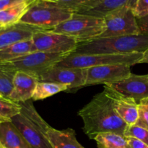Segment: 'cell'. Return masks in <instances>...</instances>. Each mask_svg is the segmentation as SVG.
Segmentation results:
<instances>
[{
	"instance_id": "cell-33",
	"label": "cell",
	"mask_w": 148,
	"mask_h": 148,
	"mask_svg": "<svg viewBox=\"0 0 148 148\" xmlns=\"http://www.w3.org/2000/svg\"><path fill=\"white\" fill-rule=\"evenodd\" d=\"M0 148H5V147H4V146L2 144H1V142H0Z\"/></svg>"
},
{
	"instance_id": "cell-10",
	"label": "cell",
	"mask_w": 148,
	"mask_h": 148,
	"mask_svg": "<svg viewBox=\"0 0 148 148\" xmlns=\"http://www.w3.org/2000/svg\"><path fill=\"white\" fill-rule=\"evenodd\" d=\"M88 69L80 68L53 66L38 76L39 82L62 84L68 88L85 87Z\"/></svg>"
},
{
	"instance_id": "cell-22",
	"label": "cell",
	"mask_w": 148,
	"mask_h": 148,
	"mask_svg": "<svg viewBox=\"0 0 148 148\" xmlns=\"http://www.w3.org/2000/svg\"><path fill=\"white\" fill-rule=\"evenodd\" d=\"M67 89V86L62 85V84L48 82H38L33 92L32 100L39 101V100L46 99L55 94L66 90Z\"/></svg>"
},
{
	"instance_id": "cell-5",
	"label": "cell",
	"mask_w": 148,
	"mask_h": 148,
	"mask_svg": "<svg viewBox=\"0 0 148 148\" xmlns=\"http://www.w3.org/2000/svg\"><path fill=\"white\" fill-rule=\"evenodd\" d=\"M106 27L104 19L74 13L69 20L51 30L76 39L78 43L97 38Z\"/></svg>"
},
{
	"instance_id": "cell-24",
	"label": "cell",
	"mask_w": 148,
	"mask_h": 148,
	"mask_svg": "<svg viewBox=\"0 0 148 148\" xmlns=\"http://www.w3.org/2000/svg\"><path fill=\"white\" fill-rule=\"evenodd\" d=\"M16 72L0 64V95L5 98L10 97L13 89V80Z\"/></svg>"
},
{
	"instance_id": "cell-20",
	"label": "cell",
	"mask_w": 148,
	"mask_h": 148,
	"mask_svg": "<svg viewBox=\"0 0 148 148\" xmlns=\"http://www.w3.org/2000/svg\"><path fill=\"white\" fill-rule=\"evenodd\" d=\"M32 1H25L13 7L0 10V26L7 27L19 23L28 10Z\"/></svg>"
},
{
	"instance_id": "cell-1",
	"label": "cell",
	"mask_w": 148,
	"mask_h": 148,
	"mask_svg": "<svg viewBox=\"0 0 148 148\" xmlns=\"http://www.w3.org/2000/svg\"><path fill=\"white\" fill-rule=\"evenodd\" d=\"M78 115L83 121L84 132L92 140L97 134L106 132L124 136L127 127L115 111L112 100L104 90L79 110Z\"/></svg>"
},
{
	"instance_id": "cell-4",
	"label": "cell",
	"mask_w": 148,
	"mask_h": 148,
	"mask_svg": "<svg viewBox=\"0 0 148 148\" xmlns=\"http://www.w3.org/2000/svg\"><path fill=\"white\" fill-rule=\"evenodd\" d=\"M72 10L49 0H34L20 23L40 28L53 30L73 15Z\"/></svg>"
},
{
	"instance_id": "cell-18",
	"label": "cell",
	"mask_w": 148,
	"mask_h": 148,
	"mask_svg": "<svg viewBox=\"0 0 148 148\" xmlns=\"http://www.w3.org/2000/svg\"><path fill=\"white\" fill-rule=\"evenodd\" d=\"M0 142L5 148H31L11 121L0 124Z\"/></svg>"
},
{
	"instance_id": "cell-26",
	"label": "cell",
	"mask_w": 148,
	"mask_h": 148,
	"mask_svg": "<svg viewBox=\"0 0 148 148\" xmlns=\"http://www.w3.org/2000/svg\"><path fill=\"white\" fill-rule=\"evenodd\" d=\"M138 111L139 118L136 124L148 130V97L140 101Z\"/></svg>"
},
{
	"instance_id": "cell-30",
	"label": "cell",
	"mask_w": 148,
	"mask_h": 148,
	"mask_svg": "<svg viewBox=\"0 0 148 148\" xmlns=\"http://www.w3.org/2000/svg\"><path fill=\"white\" fill-rule=\"evenodd\" d=\"M27 1H33V0H0V10L13 7Z\"/></svg>"
},
{
	"instance_id": "cell-9",
	"label": "cell",
	"mask_w": 148,
	"mask_h": 148,
	"mask_svg": "<svg viewBox=\"0 0 148 148\" xmlns=\"http://www.w3.org/2000/svg\"><path fill=\"white\" fill-rule=\"evenodd\" d=\"M33 52L41 51L53 53H72L78 42L76 39L51 30H40L33 34Z\"/></svg>"
},
{
	"instance_id": "cell-32",
	"label": "cell",
	"mask_w": 148,
	"mask_h": 148,
	"mask_svg": "<svg viewBox=\"0 0 148 148\" xmlns=\"http://www.w3.org/2000/svg\"><path fill=\"white\" fill-rule=\"evenodd\" d=\"M148 64V50L146 51L143 54V57L140 61V64Z\"/></svg>"
},
{
	"instance_id": "cell-6",
	"label": "cell",
	"mask_w": 148,
	"mask_h": 148,
	"mask_svg": "<svg viewBox=\"0 0 148 148\" xmlns=\"http://www.w3.org/2000/svg\"><path fill=\"white\" fill-rule=\"evenodd\" d=\"M144 53H132L124 54H76L69 53L55 66L60 67L80 68L102 65L127 64L130 66L140 64Z\"/></svg>"
},
{
	"instance_id": "cell-15",
	"label": "cell",
	"mask_w": 148,
	"mask_h": 148,
	"mask_svg": "<svg viewBox=\"0 0 148 148\" xmlns=\"http://www.w3.org/2000/svg\"><path fill=\"white\" fill-rule=\"evenodd\" d=\"M38 77L33 74L18 71L16 72L13 80V89L10 98L17 103L25 102L32 99Z\"/></svg>"
},
{
	"instance_id": "cell-17",
	"label": "cell",
	"mask_w": 148,
	"mask_h": 148,
	"mask_svg": "<svg viewBox=\"0 0 148 148\" xmlns=\"http://www.w3.org/2000/svg\"><path fill=\"white\" fill-rule=\"evenodd\" d=\"M46 136L52 148H85L77 141L72 129L58 130L50 127Z\"/></svg>"
},
{
	"instance_id": "cell-27",
	"label": "cell",
	"mask_w": 148,
	"mask_h": 148,
	"mask_svg": "<svg viewBox=\"0 0 148 148\" xmlns=\"http://www.w3.org/2000/svg\"><path fill=\"white\" fill-rule=\"evenodd\" d=\"M49 1L57 3L69 10H72L74 12L77 8H78L79 6L88 1L89 0H49Z\"/></svg>"
},
{
	"instance_id": "cell-29",
	"label": "cell",
	"mask_w": 148,
	"mask_h": 148,
	"mask_svg": "<svg viewBox=\"0 0 148 148\" xmlns=\"http://www.w3.org/2000/svg\"><path fill=\"white\" fill-rule=\"evenodd\" d=\"M137 22L140 34L148 36V14L140 18H137Z\"/></svg>"
},
{
	"instance_id": "cell-12",
	"label": "cell",
	"mask_w": 148,
	"mask_h": 148,
	"mask_svg": "<svg viewBox=\"0 0 148 148\" xmlns=\"http://www.w3.org/2000/svg\"><path fill=\"white\" fill-rule=\"evenodd\" d=\"M137 0H89L75 10L74 13L103 18L124 7L134 9Z\"/></svg>"
},
{
	"instance_id": "cell-28",
	"label": "cell",
	"mask_w": 148,
	"mask_h": 148,
	"mask_svg": "<svg viewBox=\"0 0 148 148\" xmlns=\"http://www.w3.org/2000/svg\"><path fill=\"white\" fill-rule=\"evenodd\" d=\"M134 12L137 18L148 14V0H137Z\"/></svg>"
},
{
	"instance_id": "cell-19",
	"label": "cell",
	"mask_w": 148,
	"mask_h": 148,
	"mask_svg": "<svg viewBox=\"0 0 148 148\" xmlns=\"http://www.w3.org/2000/svg\"><path fill=\"white\" fill-rule=\"evenodd\" d=\"M31 52H33L32 39L14 43L0 50V64L10 62Z\"/></svg>"
},
{
	"instance_id": "cell-21",
	"label": "cell",
	"mask_w": 148,
	"mask_h": 148,
	"mask_svg": "<svg viewBox=\"0 0 148 148\" xmlns=\"http://www.w3.org/2000/svg\"><path fill=\"white\" fill-rule=\"evenodd\" d=\"M93 140L98 148H131L124 136L113 132L97 134Z\"/></svg>"
},
{
	"instance_id": "cell-7",
	"label": "cell",
	"mask_w": 148,
	"mask_h": 148,
	"mask_svg": "<svg viewBox=\"0 0 148 148\" xmlns=\"http://www.w3.org/2000/svg\"><path fill=\"white\" fill-rule=\"evenodd\" d=\"M69 53H53L34 51L13 59L6 63L0 64L14 72H25L33 74L38 77L47 69L53 67Z\"/></svg>"
},
{
	"instance_id": "cell-13",
	"label": "cell",
	"mask_w": 148,
	"mask_h": 148,
	"mask_svg": "<svg viewBox=\"0 0 148 148\" xmlns=\"http://www.w3.org/2000/svg\"><path fill=\"white\" fill-rule=\"evenodd\" d=\"M104 90L112 100L115 111L127 126L137 124L139 118L138 103L134 99L122 95L109 85H104Z\"/></svg>"
},
{
	"instance_id": "cell-8",
	"label": "cell",
	"mask_w": 148,
	"mask_h": 148,
	"mask_svg": "<svg viewBox=\"0 0 148 148\" xmlns=\"http://www.w3.org/2000/svg\"><path fill=\"white\" fill-rule=\"evenodd\" d=\"M103 19L105 30L97 38L140 34L137 17L132 7H122Z\"/></svg>"
},
{
	"instance_id": "cell-11",
	"label": "cell",
	"mask_w": 148,
	"mask_h": 148,
	"mask_svg": "<svg viewBox=\"0 0 148 148\" xmlns=\"http://www.w3.org/2000/svg\"><path fill=\"white\" fill-rule=\"evenodd\" d=\"M131 66L127 64H110L88 68L85 86L116 83L131 75Z\"/></svg>"
},
{
	"instance_id": "cell-14",
	"label": "cell",
	"mask_w": 148,
	"mask_h": 148,
	"mask_svg": "<svg viewBox=\"0 0 148 148\" xmlns=\"http://www.w3.org/2000/svg\"><path fill=\"white\" fill-rule=\"evenodd\" d=\"M109 86L139 103L141 100L148 97V75L131 74L128 77Z\"/></svg>"
},
{
	"instance_id": "cell-16",
	"label": "cell",
	"mask_w": 148,
	"mask_h": 148,
	"mask_svg": "<svg viewBox=\"0 0 148 148\" xmlns=\"http://www.w3.org/2000/svg\"><path fill=\"white\" fill-rule=\"evenodd\" d=\"M40 30L47 29L40 28L20 22L2 27L0 30V50L14 43L32 39L33 34Z\"/></svg>"
},
{
	"instance_id": "cell-2",
	"label": "cell",
	"mask_w": 148,
	"mask_h": 148,
	"mask_svg": "<svg viewBox=\"0 0 148 148\" xmlns=\"http://www.w3.org/2000/svg\"><path fill=\"white\" fill-rule=\"evenodd\" d=\"M148 50V36L130 35L101 38L77 43L72 53L76 54H124L145 53Z\"/></svg>"
},
{
	"instance_id": "cell-25",
	"label": "cell",
	"mask_w": 148,
	"mask_h": 148,
	"mask_svg": "<svg viewBox=\"0 0 148 148\" xmlns=\"http://www.w3.org/2000/svg\"><path fill=\"white\" fill-rule=\"evenodd\" d=\"M124 136L126 137L135 138L148 145V130L137 124L127 126Z\"/></svg>"
},
{
	"instance_id": "cell-34",
	"label": "cell",
	"mask_w": 148,
	"mask_h": 148,
	"mask_svg": "<svg viewBox=\"0 0 148 148\" xmlns=\"http://www.w3.org/2000/svg\"><path fill=\"white\" fill-rule=\"evenodd\" d=\"M2 27H1V26H0V30H1V29L2 28Z\"/></svg>"
},
{
	"instance_id": "cell-3",
	"label": "cell",
	"mask_w": 148,
	"mask_h": 148,
	"mask_svg": "<svg viewBox=\"0 0 148 148\" xmlns=\"http://www.w3.org/2000/svg\"><path fill=\"white\" fill-rule=\"evenodd\" d=\"M20 104L21 113L14 116L11 122L31 148H52L46 136L50 126L36 111L30 100Z\"/></svg>"
},
{
	"instance_id": "cell-35",
	"label": "cell",
	"mask_w": 148,
	"mask_h": 148,
	"mask_svg": "<svg viewBox=\"0 0 148 148\" xmlns=\"http://www.w3.org/2000/svg\"></svg>"
},
{
	"instance_id": "cell-31",
	"label": "cell",
	"mask_w": 148,
	"mask_h": 148,
	"mask_svg": "<svg viewBox=\"0 0 148 148\" xmlns=\"http://www.w3.org/2000/svg\"><path fill=\"white\" fill-rule=\"evenodd\" d=\"M126 139L131 148H148V145L137 139L133 137H126Z\"/></svg>"
},
{
	"instance_id": "cell-23",
	"label": "cell",
	"mask_w": 148,
	"mask_h": 148,
	"mask_svg": "<svg viewBox=\"0 0 148 148\" xmlns=\"http://www.w3.org/2000/svg\"><path fill=\"white\" fill-rule=\"evenodd\" d=\"M21 109L20 103L0 95V124L11 121L14 116L21 113Z\"/></svg>"
}]
</instances>
